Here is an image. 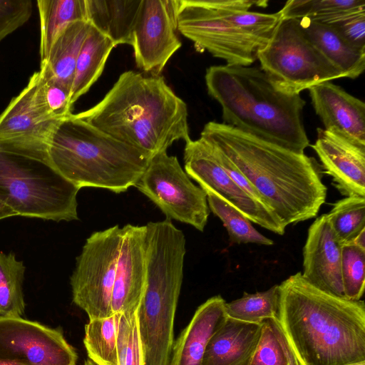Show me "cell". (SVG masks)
Wrapping results in <instances>:
<instances>
[{"instance_id": "obj_37", "label": "cell", "mask_w": 365, "mask_h": 365, "mask_svg": "<svg viewBox=\"0 0 365 365\" xmlns=\"http://www.w3.org/2000/svg\"><path fill=\"white\" fill-rule=\"evenodd\" d=\"M320 23L333 28L354 47L365 50V7L340 14Z\"/></svg>"}, {"instance_id": "obj_40", "label": "cell", "mask_w": 365, "mask_h": 365, "mask_svg": "<svg viewBox=\"0 0 365 365\" xmlns=\"http://www.w3.org/2000/svg\"><path fill=\"white\" fill-rule=\"evenodd\" d=\"M365 250V230L361 231L351 242Z\"/></svg>"}, {"instance_id": "obj_3", "label": "cell", "mask_w": 365, "mask_h": 365, "mask_svg": "<svg viewBox=\"0 0 365 365\" xmlns=\"http://www.w3.org/2000/svg\"><path fill=\"white\" fill-rule=\"evenodd\" d=\"M74 115L150 158L191 139L187 104L162 76L125 71L101 101Z\"/></svg>"}, {"instance_id": "obj_2", "label": "cell", "mask_w": 365, "mask_h": 365, "mask_svg": "<svg viewBox=\"0 0 365 365\" xmlns=\"http://www.w3.org/2000/svg\"><path fill=\"white\" fill-rule=\"evenodd\" d=\"M200 137L234 163L286 227L316 217L325 202L324 172L314 158L223 123H207Z\"/></svg>"}, {"instance_id": "obj_33", "label": "cell", "mask_w": 365, "mask_h": 365, "mask_svg": "<svg viewBox=\"0 0 365 365\" xmlns=\"http://www.w3.org/2000/svg\"><path fill=\"white\" fill-rule=\"evenodd\" d=\"M294 358L273 319L264 320L250 365H290Z\"/></svg>"}, {"instance_id": "obj_21", "label": "cell", "mask_w": 365, "mask_h": 365, "mask_svg": "<svg viewBox=\"0 0 365 365\" xmlns=\"http://www.w3.org/2000/svg\"><path fill=\"white\" fill-rule=\"evenodd\" d=\"M254 324L227 317L206 347L202 365H250L262 332Z\"/></svg>"}, {"instance_id": "obj_27", "label": "cell", "mask_w": 365, "mask_h": 365, "mask_svg": "<svg viewBox=\"0 0 365 365\" xmlns=\"http://www.w3.org/2000/svg\"><path fill=\"white\" fill-rule=\"evenodd\" d=\"M26 267L13 252H0V318L22 317L26 303L23 283Z\"/></svg>"}, {"instance_id": "obj_9", "label": "cell", "mask_w": 365, "mask_h": 365, "mask_svg": "<svg viewBox=\"0 0 365 365\" xmlns=\"http://www.w3.org/2000/svg\"><path fill=\"white\" fill-rule=\"evenodd\" d=\"M123 239L116 225L92 233L86 240L70 278L73 303L89 319L113 314L111 297Z\"/></svg>"}, {"instance_id": "obj_18", "label": "cell", "mask_w": 365, "mask_h": 365, "mask_svg": "<svg viewBox=\"0 0 365 365\" xmlns=\"http://www.w3.org/2000/svg\"><path fill=\"white\" fill-rule=\"evenodd\" d=\"M341 246L327 215L318 217L308 230L301 274L316 287L344 297L341 274Z\"/></svg>"}, {"instance_id": "obj_31", "label": "cell", "mask_w": 365, "mask_h": 365, "mask_svg": "<svg viewBox=\"0 0 365 365\" xmlns=\"http://www.w3.org/2000/svg\"><path fill=\"white\" fill-rule=\"evenodd\" d=\"M326 215L340 244L349 243L365 230V197H345L335 202Z\"/></svg>"}, {"instance_id": "obj_8", "label": "cell", "mask_w": 365, "mask_h": 365, "mask_svg": "<svg viewBox=\"0 0 365 365\" xmlns=\"http://www.w3.org/2000/svg\"><path fill=\"white\" fill-rule=\"evenodd\" d=\"M257 60L275 87L289 94L344 77L309 41L297 19L281 21Z\"/></svg>"}, {"instance_id": "obj_32", "label": "cell", "mask_w": 365, "mask_h": 365, "mask_svg": "<svg viewBox=\"0 0 365 365\" xmlns=\"http://www.w3.org/2000/svg\"><path fill=\"white\" fill-rule=\"evenodd\" d=\"M365 7V0H289L279 11L282 19L324 21L340 14Z\"/></svg>"}, {"instance_id": "obj_39", "label": "cell", "mask_w": 365, "mask_h": 365, "mask_svg": "<svg viewBox=\"0 0 365 365\" xmlns=\"http://www.w3.org/2000/svg\"><path fill=\"white\" fill-rule=\"evenodd\" d=\"M16 215L15 211L0 198V220Z\"/></svg>"}, {"instance_id": "obj_38", "label": "cell", "mask_w": 365, "mask_h": 365, "mask_svg": "<svg viewBox=\"0 0 365 365\" xmlns=\"http://www.w3.org/2000/svg\"><path fill=\"white\" fill-rule=\"evenodd\" d=\"M32 7L31 0H0V42L29 21Z\"/></svg>"}, {"instance_id": "obj_22", "label": "cell", "mask_w": 365, "mask_h": 365, "mask_svg": "<svg viewBox=\"0 0 365 365\" xmlns=\"http://www.w3.org/2000/svg\"><path fill=\"white\" fill-rule=\"evenodd\" d=\"M312 45L344 77H359L365 68V50L346 41L331 26L306 18L297 19Z\"/></svg>"}, {"instance_id": "obj_43", "label": "cell", "mask_w": 365, "mask_h": 365, "mask_svg": "<svg viewBox=\"0 0 365 365\" xmlns=\"http://www.w3.org/2000/svg\"><path fill=\"white\" fill-rule=\"evenodd\" d=\"M290 365H299V363L297 362L296 358H294L292 361L291 362Z\"/></svg>"}, {"instance_id": "obj_25", "label": "cell", "mask_w": 365, "mask_h": 365, "mask_svg": "<svg viewBox=\"0 0 365 365\" xmlns=\"http://www.w3.org/2000/svg\"><path fill=\"white\" fill-rule=\"evenodd\" d=\"M90 27L91 24L84 20L69 24L53 44L47 59L41 62L51 76L70 92L77 58Z\"/></svg>"}, {"instance_id": "obj_35", "label": "cell", "mask_w": 365, "mask_h": 365, "mask_svg": "<svg viewBox=\"0 0 365 365\" xmlns=\"http://www.w3.org/2000/svg\"><path fill=\"white\" fill-rule=\"evenodd\" d=\"M341 274L344 297L360 300L365 284V250L352 243L341 246Z\"/></svg>"}, {"instance_id": "obj_41", "label": "cell", "mask_w": 365, "mask_h": 365, "mask_svg": "<svg viewBox=\"0 0 365 365\" xmlns=\"http://www.w3.org/2000/svg\"><path fill=\"white\" fill-rule=\"evenodd\" d=\"M83 365H98L97 364H96L94 361H93L91 359H90L89 358L86 359Z\"/></svg>"}, {"instance_id": "obj_15", "label": "cell", "mask_w": 365, "mask_h": 365, "mask_svg": "<svg viewBox=\"0 0 365 365\" xmlns=\"http://www.w3.org/2000/svg\"><path fill=\"white\" fill-rule=\"evenodd\" d=\"M38 81L36 71L0 114V145L48 150L51 135L61 120L47 112L38 92Z\"/></svg>"}, {"instance_id": "obj_29", "label": "cell", "mask_w": 365, "mask_h": 365, "mask_svg": "<svg viewBox=\"0 0 365 365\" xmlns=\"http://www.w3.org/2000/svg\"><path fill=\"white\" fill-rule=\"evenodd\" d=\"M205 192L210 210L222 222L232 243H253L262 245L274 244L271 239L259 232L252 222L236 208L213 192Z\"/></svg>"}, {"instance_id": "obj_20", "label": "cell", "mask_w": 365, "mask_h": 365, "mask_svg": "<svg viewBox=\"0 0 365 365\" xmlns=\"http://www.w3.org/2000/svg\"><path fill=\"white\" fill-rule=\"evenodd\" d=\"M225 300L216 295L200 305L174 341L169 365H202L209 341L227 318Z\"/></svg>"}, {"instance_id": "obj_4", "label": "cell", "mask_w": 365, "mask_h": 365, "mask_svg": "<svg viewBox=\"0 0 365 365\" xmlns=\"http://www.w3.org/2000/svg\"><path fill=\"white\" fill-rule=\"evenodd\" d=\"M205 79L223 123L297 153L309 145L302 115L305 101L277 88L260 67L212 66Z\"/></svg>"}, {"instance_id": "obj_16", "label": "cell", "mask_w": 365, "mask_h": 365, "mask_svg": "<svg viewBox=\"0 0 365 365\" xmlns=\"http://www.w3.org/2000/svg\"><path fill=\"white\" fill-rule=\"evenodd\" d=\"M312 148L342 195L365 197V146L333 129L317 128Z\"/></svg>"}, {"instance_id": "obj_28", "label": "cell", "mask_w": 365, "mask_h": 365, "mask_svg": "<svg viewBox=\"0 0 365 365\" xmlns=\"http://www.w3.org/2000/svg\"><path fill=\"white\" fill-rule=\"evenodd\" d=\"M118 314L89 319L85 325L83 344L88 357L98 365H118Z\"/></svg>"}, {"instance_id": "obj_42", "label": "cell", "mask_w": 365, "mask_h": 365, "mask_svg": "<svg viewBox=\"0 0 365 365\" xmlns=\"http://www.w3.org/2000/svg\"><path fill=\"white\" fill-rule=\"evenodd\" d=\"M346 365H365V361Z\"/></svg>"}, {"instance_id": "obj_13", "label": "cell", "mask_w": 365, "mask_h": 365, "mask_svg": "<svg viewBox=\"0 0 365 365\" xmlns=\"http://www.w3.org/2000/svg\"><path fill=\"white\" fill-rule=\"evenodd\" d=\"M185 171L204 191H210L242 213L252 222L282 235L286 227L274 212L248 196L231 179L202 138L185 142Z\"/></svg>"}, {"instance_id": "obj_1", "label": "cell", "mask_w": 365, "mask_h": 365, "mask_svg": "<svg viewBox=\"0 0 365 365\" xmlns=\"http://www.w3.org/2000/svg\"><path fill=\"white\" fill-rule=\"evenodd\" d=\"M279 286L273 319L299 365L365 361V304L323 291L297 272Z\"/></svg>"}, {"instance_id": "obj_7", "label": "cell", "mask_w": 365, "mask_h": 365, "mask_svg": "<svg viewBox=\"0 0 365 365\" xmlns=\"http://www.w3.org/2000/svg\"><path fill=\"white\" fill-rule=\"evenodd\" d=\"M78 191L53 166L48 150L0 145V198L17 215L78 220Z\"/></svg>"}, {"instance_id": "obj_11", "label": "cell", "mask_w": 365, "mask_h": 365, "mask_svg": "<svg viewBox=\"0 0 365 365\" xmlns=\"http://www.w3.org/2000/svg\"><path fill=\"white\" fill-rule=\"evenodd\" d=\"M167 220L186 223L203 232L210 209L206 192L195 185L176 156L167 151L153 156L135 186Z\"/></svg>"}, {"instance_id": "obj_17", "label": "cell", "mask_w": 365, "mask_h": 365, "mask_svg": "<svg viewBox=\"0 0 365 365\" xmlns=\"http://www.w3.org/2000/svg\"><path fill=\"white\" fill-rule=\"evenodd\" d=\"M146 282L145 226L127 224L123 239L111 297L113 314L138 309Z\"/></svg>"}, {"instance_id": "obj_24", "label": "cell", "mask_w": 365, "mask_h": 365, "mask_svg": "<svg viewBox=\"0 0 365 365\" xmlns=\"http://www.w3.org/2000/svg\"><path fill=\"white\" fill-rule=\"evenodd\" d=\"M114 47L108 38L91 25L76 64L70 95L72 106L101 76Z\"/></svg>"}, {"instance_id": "obj_6", "label": "cell", "mask_w": 365, "mask_h": 365, "mask_svg": "<svg viewBox=\"0 0 365 365\" xmlns=\"http://www.w3.org/2000/svg\"><path fill=\"white\" fill-rule=\"evenodd\" d=\"M48 154L58 172L79 190L98 187L115 193L135 187L151 158L73 113L57 125Z\"/></svg>"}, {"instance_id": "obj_10", "label": "cell", "mask_w": 365, "mask_h": 365, "mask_svg": "<svg viewBox=\"0 0 365 365\" xmlns=\"http://www.w3.org/2000/svg\"><path fill=\"white\" fill-rule=\"evenodd\" d=\"M178 29L197 48L227 65L250 66L267 45L226 19L216 0H179Z\"/></svg>"}, {"instance_id": "obj_36", "label": "cell", "mask_w": 365, "mask_h": 365, "mask_svg": "<svg viewBox=\"0 0 365 365\" xmlns=\"http://www.w3.org/2000/svg\"><path fill=\"white\" fill-rule=\"evenodd\" d=\"M38 88L43 105L48 114L56 120H61L72 113L70 101L71 92L58 83L50 75L43 63H41Z\"/></svg>"}, {"instance_id": "obj_12", "label": "cell", "mask_w": 365, "mask_h": 365, "mask_svg": "<svg viewBox=\"0 0 365 365\" xmlns=\"http://www.w3.org/2000/svg\"><path fill=\"white\" fill-rule=\"evenodd\" d=\"M77 360L60 328L22 317L0 318V365H76Z\"/></svg>"}, {"instance_id": "obj_5", "label": "cell", "mask_w": 365, "mask_h": 365, "mask_svg": "<svg viewBox=\"0 0 365 365\" xmlns=\"http://www.w3.org/2000/svg\"><path fill=\"white\" fill-rule=\"evenodd\" d=\"M145 226L146 282L138 309L145 365H169L186 240L170 220Z\"/></svg>"}, {"instance_id": "obj_30", "label": "cell", "mask_w": 365, "mask_h": 365, "mask_svg": "<svg viewBox=\"0 0 365 365\" xmlns=\"http://www.w3.org/2000/svg\"><path fill=\"white\" fill-rule=\"evenodd\" d=\"M278 295V284L263 292L253 294L244 292L240 299L226 302V314L230 318L241 322L261 324L266 319L275 317Z\"/></svg>"}, {"instance_id": "obj_14", "label": "cell", "mask_w": 365, "mask_h": 365, "mask_svg": "<svg viewBox=\"0 0 365 365\" xmlns=\"http://www.w3.org/2000/svg\"><path fill=\"white\" fill-rule=\"evenodd\" d=\"M179 0H142L133 34L137 67L160 76L173 55L181 47L178 36Z\"/></svg>"}, {"instance_id": "obj_34", "label": "cell", "mask_w": 365, "mask_h": 365, "mask_svg": "<svg viewBox=\"0 0 365 365\" xmlns=\"http://www.w3.org/2000/svg\"><path fill=\"white\" fill-rule=\"evenodd\" d=\"M117 356L118 365H145L138 310L118 314Z\"/></svg>"}, {"instance_id": "obj_19", "label": "cell", "mask_w": 365, "mask_h": 365, "mask_svg": "<svg viewBox=\"0 0 365 365\" xmlns=\"http://www.w3.org/2000/svg\"><path fill=\"white\" fill-rule=\"evenodd\" d=\"M312 104L325 128L365 146V104L341 87L327 81L309 89Z\"/></svg>"}, {"instance_id": "obj_23", "label": "cell", "mask_w": 365, "mask_h": 365, "mask_svg": "<svg viewBox=\"0 0 365 365\" xmlns=\"http://www.w3.org/2000/svg\"><path fill=\"white\" fill-rule=\"evenodd\" d=\"M87 21L116 46H131L142 0H86Z\"/></svg>"}, {"instance_id": "obj_26", "label": "cell", "mask_w": 365, "mask_h": 365, "mask_svg": "<svg viewBox=\"0 0 365 365\" xmlns=\"http://www.w3.org/2000/svg\"><path fill=\"white\" fill-rule=\"evenodd\" d=\"M40 20V57L46 61L65 29L77 21H87L86 0H38Z\"/></svg>"}]
</instances>
